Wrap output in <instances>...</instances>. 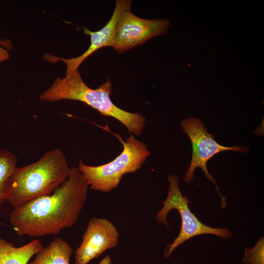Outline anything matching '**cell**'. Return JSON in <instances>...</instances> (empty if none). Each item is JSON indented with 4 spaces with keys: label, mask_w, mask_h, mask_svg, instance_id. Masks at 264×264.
Returning a JSON list of instances; mask_svg holds the SVG:
<instances>
[{
    "label": "cell",
    "mask_w": 264,
    "mask_h": 264,
    "mask_svg": "<svg viewBox=\"0 0 264 264\" xmlns=\"http://www.w3.org/2000/svg\"><path fill=\"white\" fill-rule=\"evenodd\" d=\"M88 186L77 167L51 194L14 208L9 221L19 236L56 235L77 221L87 198Z\"/></svg>",
    "instance_id": "cell-1"
},
{
    "label": "cell",
    "mask_w": 264,
    "mask_h": 264,
    "mask_svg": "<svg viewBox=\"0 0 264 264\" xmlns=\"http://www.w3.org/2000/svg\"><path fill=\"white\" fill-rule=\"evenodd\" d=\"M71 171L61 149L48 151L36 162L16 168L7 180L5 200L14 208L50 195L68 178Z\"/></svg>",
    "instance_id": "cell-2"
},
{
    "label": "cell",
    "mask_w": 264,
    "mask_h": 264,
    "mask_svg": "<svg viewBox=\"0 0 264 264\" xmlns=\"http://www.w3.org/2000/svg\"><path fill=\"white\" fill-rule=\"evenodd\" d=\"M112 85L110 79L92 89L83 80L78 70L64 78L57 77L51 86L39 96L42 101H79L97 110L101 115L112 117L125 126L133 135H141L145 128V117L116 106L110 98Z\"/></svg>",
    "instance_id": "cell-3"
},
{
    "label": "cell",
    "mask_w": 264,
    "mask_h": 264,
    "mask_svg": "<svg viewBox=\"0 0 264 264\" xmlns=\"http://www.w3.org/2000/svg\"><path fill=\"white\" fill-rule=\"evenodd\" d=\"M116 136L123 149L113 160L101 165L90 166L79 160L77 168L92 190L109 192L116 188L124 175L140 169L150 155L147 144L136 139L133 134L125 141L118 135Z\"/></svg>",
    "instance_id": "cell-4"
},
{
    "label": "cell",
    "mask_w": 264,
    "mask_h": 264,
    "mask_svg": "<svg viewBox=\"0 0 264 264\" xmlns=\"http://www.w3.org/2000/svg\"><path fill=\"white\" fill-rule=\"evenodd\" d=\"M169 187L166 199L161 203L162 208L157 212L156 220L166 227L168 213L171 210H177L181 220V227L178 236L174 242L168 245L164 252V257L169 258L172 252L182 243L193 237L205 234H213L222 239H228L232 233L225 228H217L207 226L199 221L190 210L188 203H191L186 196H183L178 187V177L175 175L168 176Z\"/></svg>",
    "instance_id": "cell-5"
},
{
    "label": "cell",
    "mask_w": 264,
    "mask_h": 264,
    "mask_svg": "<svg viewBox=\"0 0 264 264\" xmlns=\"http://www.w3.org/2000/svg\"><path fill=\"white\" fill-rule=\"evenodd\" d=\"M181 126L183 132L190 138L192 145V159L184 180L188 183L194 179L195 169L200 168L204 172L206 177L215 184L221 199V207L225 208L226 206V198L220 193L215 179L208 172L207 162L214 155L221 152H247L249 148L242 146L225 147L220 145L215 140L213 135L207 132L204 123L200 119L190 117L183 119Z\"/></svg>",
    "instance_id": "cell-6"
},
{
    "label": "cell",
    "mask_w": 264,
    "mask_h": 264,
    "mask_svg": "<svg viewBox=\"0 0 264 264\" xmlns=\"http://www.w3.org/2000/svg\"><path fill=\"white\" fill-rule=\"evenodd\" d=\"M171 24L167 19L147 20L124 9L117 19L111 46L119 54L145 44L150 39L165 34Z\"/></svg>",
    "instance_id": "cell-7"
},
{
    "label": "cell",
    "mask_w": 264,
    "mask_h": 264,
    "mask_svg": "<svg viewBox=\"0 0 264 264\" xmlns=\"http://www.w3.org/2000/svg\"><path fill=\"white\" fill-rule=\"evenodd\" d=\"M119 234L109 220L93 217L88 223L82 242L75 251V264H88L118 244Z\"/></svg>",
    "instance_id": "cell-8"
},
{
    "label": "cell",
    "mask_w": 264,
    "mask_h": 264,
    "mask_svg": "<svg viewBox=\"0 0 264 264\" xmlns=\"http://www.w3.org/2000/svg\"><path fill=\"white\" fill-rule=\"evenodd\" d=\"M132 1L131 0H117L112 15L108 23L100 30L91 31L84 28L85 34L89 35L90 45L88 49L80 56L70 59L56 57L49 53H45L44 58L47 61L55 62L61 61L66 66V76H68L78 70L81 64L91 54L97 50L106 46H110L113 37L115 24L120 13L125 9L131 8Z\"/></svg>",
    "instance_id": "cell-9"
},
{
    "label": "cell",
    "mask_w": 264,
    "mask_h": 264,
    "mask_svg": "<svg viewBox=\"0 0 264 264\" xmlns=\"http://www.w3.org/2000/svg\"><path fill=\"white\" fill-rule=\"evenodd\" d=\"M43 247V244L37 239L16 247L13 243L0 238V264H27Z\"/></svg>",
    "instance_id": "cell-10"
},
{
    "label": "cell",
    "mask_w": 264,
    "mask_h": 264,
    "mask_svg": "<svg viewBox=\"0 0 264 264\" xmlns=\"http://www.w3.org/2000/svg\"><path fill=\"white\" fill-rule=\"evenodd\" d=\"M73 249L63 238L57 237L43 247L28 264H70Z\"/></svg>",
    "instance_id": "cell-11"
},
{
    "label": "cell",
    "mask_w": 264,
    "mask_h": 264,
    "mask_svg": "<svg viewBox=\"0 0 264 264\" xmlns=\"http://www.w3.org/2000/svg\"><path fill=\"white\" fill-rule=\"evenodd\" d=\"M17 159L12 152L0 149V206L5 201L4 193L7 180L17 167Z\"/></svg>",
    "instance_id": "cell-12"
},
{
    "label": "cell",
    "mask_w": 264,
    "mask_h": 264,
    "mask_svg": "<svg viewBox=\"0 0 264 264\" xmlns=\"http://www.w3.org/2000/svg\"><path fill=\"white\" fill-rule=\"evenodd\" d=\"M264 237H262L252 249H245L242 260L244 264H264Z\"/></svg>",
    "instance_id": "cell-13"
},
{
    "label": "cell",
    "mask_w": 264,
    "mask_h": 264,
    "mask_svg": "<svg viewBox=\"0 0 264 264\" xmlns=\"http://www.w3.org/2000/svg\"><path fill=\"white\" fill-rule=\"evenodd\" d=\"M9 57L8 51L2 47H0V63L7 60Z\"/></svg>",
    "instance_id": "cell-14"
},
{
    "label": "cell",
    "mask_w": 264,
    "mask_h": 264,
    "mask_svg": "<svg viewBox=\"0 0 264 264\" xmlns=\"http://www.w3.org/2000/svg\"><path fill=\"white\" fill-rule=\"evenodd\" d=\"M98 264H111V259L109 255H107Z\"/></svg>",
    "instance_id": "cell-15"
},
{
    "label": "cell",
    "mask_w": 264,
    "mask_h": 264,
    "mask_svg": "<svg viewBox=\"0 0 264 264\" xmlns=\"http://www.w3.org/2000/svg\"><path fill=\"white\" fill-rule=\"evenodd\" d=\"M0 44H2V45H5L6 46H7L8 45H9V44H8L6 41H0Z\"/></svg>",
    "instance_id": "cell-16"
}]
</instances>
